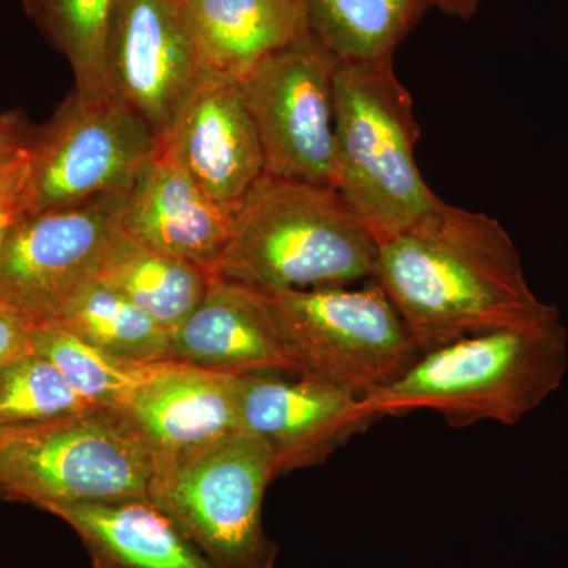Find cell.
<instances>
[{"label": "cell", "mask_w": 568, "mask_h": 568, "mask_svg": "<svg viewBox=\"0 0 568 568\" xmlns=\"http://www.w3.org/2000/svg\"><path fill=\"white\" fill-rule=\"evenodd\" d=\"M372 282L394 304L420 354L560 316L558 306L534 294L503 224L443 200L405 230L377 237Z\"/></svg>", "instance_id": "6da1fadb"}, {"label": "cell", "mask_w": 568, "mask_h": 568, "mask_svg": "<svg viewBox=\"0 0 568 568\" xmlns=\"http://www.w3.org/2000/svg\"><path fill=\"white\" fill-rule=\"evenodd\" d=\"M377 239L331 186L264 174L235 213L213 276L264 293L372 280Z\"/></svg>", "instance_id": "7a4b0ae2"}, {"label": "cell", "mask_w": 568, "mask_h": 568, "mask_svg": "<svg viewBox=\"0 0 568 568\" xmlns=\"http://www.w3.org/2000/svg\"><path fill=\"white\" fill-rule=\"evenodd\" d=\"M567 372L568 328L558 316L428 351L364 402L377 418L432 410L452 428L480 422L514 426L559 390Z\"/></svg>", "instance_id": "3957f363"}, {"label": "cell", "mask_w": 568, "mask_h": 568, "mask_svg": "<svg viewBox=\"0 0 568 568\" xmlns=\"http://www.w3.org/2000/svg\"><path fill=\"white\" fill-rule=\"evenodd\" d=\"M334 111L336 190L376 239L405 230L439 203L418 170L420 126L394 59L339 63Z\"/></svg>", "instance_id": "277c9868"}, {"label": "cell", "mask_w": 568, "mask_h": 568, "mask_svg": "<svg viewBox=\"0 0 568 568\" xmlns=\"http://www.w3.org/2000/svg\"><path fill=\"white\" fill-rule=\"evenodd\" d=\"M153 473L151 448L121 410L95 407L0 428V497L48 514L149 497Z\"/></svg>", "instance_id": "5b68a950"}, {"label": "cell", "mask_w": 568, "mask_h": 568, "mask_svg": "<svg viewBox=\"0 0 568 568\" xmlns=\"http://www.w3.org/2000/svg\"><path fill=\"white\" fill-rule=\"evenodd\" d=\"M257 294L295 376L365 398L395 383L422 355L376 283Z\"/></svg>", "instance_id": "8992f818"}, {"label": "cell", "mask_w": 568, "mask_h": 568, "mask_svg": "<svg viewBox=\"0 0 568 568\" xmlns=\"http://www.w3.org/2000/svg\"><path fill=\"white\" fill-rule=\"evenodd\" d=\"M274 458L244 429L155 465L149 499L178 523L216 568H275L280 548L264 529Z\"/></svg>", "instance_id": "52a82bcc"}, {"label": "cell", "mask_w": 568, "mask_h": 568, "mask_svg": "<svg viewBox=\"0 0 568 568\" xmlns=\"http://www.w3.org/2000/svg\"><path fill=\"white\" fill-rule=\"evenodd\" d=\"M155 152L156 138L121 100L73 91L32 132L22 209L51 211L130 192Z\"/></svg>", "instance_id": "ba28073f"}, {"label": "cell", "mask_w": 568, "mask_h": 568, "mask_svg": "<svg viewBox=\"0 0 568 568\" xmlns=\"http://www.w3.org/2000/svg\"><path fill=\"white\" fill-rule=\"evenodd\" d=\"M339 62L312 36L241 80L265 174L336 189L334 82Z\"/></svg>", "instance_id": "9c48e42d"}, {"label": "cell", "mask_w": 568, "mask_h": 568, "mask_svg": "<svg viewBox=\"0 0 568 568\" xmlns=\"http://www.w3.org/2000/svg\"><path fill=\"white\" fill-rule=\"evenodd\" d=\"M130 192L24 213L0 248V304L33 327L51 323L71 295L95 278Z\"/></svg>", "instance_id": "30bf717a"}, {"label": "cell", "mask_w": 568, "mask_h": 568, "mask_svg": "<svg viewBox=\"0 0 568 568\" xmlns=\"http://www.w3.org/2000/svg\"><path fill=\"white\" fill-rule=\"evenodd\" d=\"M106 88L156 138L209 73L173 0H115L108 26Z\"/></svg>", "instance_id": "8fae6325"}, {"label": "cell", "mask_w": 568, "mask_h": 568, "mask_svg": "<svg viewBox=\"0 0 568 568\" xmlns=\"http://www.w3.org/2000/svg\"><path fill=\"white\" fill-rule=\"evenodd\" d=\"M376 420L362 396L324 381L241 377V429L271 450L276 478L324 465Z\"/></svg>", "instance_id": "7c38bea8"}, {"label": "cell", "mask_w": 568, "mask_h": 568, "mask_svg": "<svg viewBox=\"0 0 568 568\" xmlns=\"http://www.w3.org/2000/svg\"><path fill=\"white\" fill-rule=\"evenodd\" d=\"M156 144L205 194L234 212L265 174L241 81L211 71Z\"/></svg>", "instance_id": "4fadbf2b"}, {"label": "cell", "mask_w": 568, "mask_h": 568, "mask_svg": "<svg viewBox=\"0 0 568 568\" xmlns=\"http://www.w3.org/2000/svg\"><path fill=\"white\" fill-rule=\"evenodd\" d=\"M241 377L164 362L123 414L144 437L155 465L174 462L241 429Z\"/></svg>", "instance_id": "5bb4252c"}, {"label": "cell", "mask_w": 568, "mask_h": 568, "mask_svg": "<svg viewBox=\"0 0 568 568\" xmlns=\"http://www.w3.org/2000/svg\"><path fill=\"white\" fill-rule=\"evenodd\" d=\"M235 213L205 194L156 144L152 162L126 197L121 230L213 275L230 241Z\"/></svg>", "instance_id": "9a60e30c"}, {"label": "cell", "mask_w": 568, "mask_h": 568, "mask_svg": "<svg viewBox=\"0 0 568 568\" xmlns=\"http://www.w3.org/2000/svg\"><path fill=\"white\" fill-rule=\"evenodd\" d=\"M173 361L224 375H295L260 294L213 276L200 305L171 335Z\"/></svg>", "instance_id": "2e32d148"}, {"label": "cell", "mask_w": 568, "mask_h": 568, "mask_svg": "<svg viewBox=\"0 0 568 568\" xmlns=\"http://www.w3.org/2000/svg\"><path fill=\"white\" fill-rule=\"evenodd\" d=\"M95 568H216L149 497L54 508Z\"/></svg>", "instance_id": "e0dca14e"}, {"label": "cell", "mask_w": 568, "mask_h": 568, "mask_svg": "<svg viewBox=\"0 0 568 568\" xmlns=\"http://www.w3.org/2000/svg\"><path fill=\"white\" fill-rule=\"evenodd\" d=\"M205 69L241 81L264 58L308 39L304 0H179Z\"/></svg>", "instance_id": "ac0fdd59"}, {"label": "cell", "mask_w": 568, "mask_h": 568, "mask_svg": "<svg viewBox=\"0 0 568 568\" xmlns=\"http://www.w3.org/2000/svg\"><path fill=\"white\" fill-rule=\"evenodd\" d=\"M212 278L200 265L142 244L119 226L93 280L173 332L203 301Z\"/></svg>", "instance_id": "d6986e66"}, {"label": "cell", "mask_w": 568, "mask_h": 568, "mask_svg": "<svg viewBox=\"0 0 568 568\" xmlns=\"http://www.w3.org/2000/svg\"><path fill=\"white\" fill-rule=\"evenodd\" d=\"M439 0H304L310 33L339 63L394 59Z\"/></svg>", "instance_id": "ffe728a7"}, {"label": "cell", "mask_w": 568, "mask_h": 568, "mask_svg": "<svg viewBox=\"0 0 568 568\" xmlns=\"http://www.w3.org/2000/svg\"><path fill=\"white\" fill-rule=\"evenodd\" d=\"M104 353L126 361H173V332L145 315L125 295L91 280L52 317L51 323Z\"/></svg>", "instance_id": "44dd1931"}, {"label": "cell", "mask_w": 568, "mask_h": 568, "mask_svg": "<svg viewBox=\"0 0 568 568\" xmlns=\"http://www.w3.org/2000/svg\"><path fill=\"white\" fill-rule=\"evenodd\" d=\"M31 346L58 366L85 402L121 413L164 364H144L104 353L54 324L33 328Z\"/></svg>", "instance_id": "7402d4cb"}, {"label": "cell", "mask_w": 568, "mask_h": 568, "mask_svg": "<svg viewBox=\"0 0 568 568\" xmlns=\"http://www.w3.org/2000/svg\"><path fill=\"white\" fill-rule=\"evenodd\" d=\"M115 0H22L41 36L69 62L81 95L108 93V26Z\"/></svg>", "instance_id": "603a6c76"}, {"label": "cell", "mask_w": 568, "mask_h": 568, "mask_svg": "<svg viewBox=\"0 0 568 568\" xmlns=\"http://www.w3.org/2000/svg\"><path fill=\"white\" fill-rule=\"evenodd\" d=\"M88 409L95 406L85 402L58 366L32 346L0 368V428Z\"/></svg>", "instance_id": "cb8c5ba5"}, {"label": "cell", "mask_w": 568, "mask_h": 568, "mask_svg": "<svg viewBox=\"0 0 568 568\" xmlns=\"http://www.w3.org/2000/svg\"><path fill=\"white\" fill-rule=\"evenodd\" d=\"M33 328L24 317L0 304V368L31 347Z\"/></svg>", "instance_id": "d4e9b609"}, {"label": "cell", "mask_w": 568, "mask_h": 568, "mask_svg": "<svg viewBox=\"0 0 568 568\" xmlns=\"http://www.w3.org/2000/svg\"><path fill=\"white\" fill-rule=\"evenodd\" d=\"M28 170L29 148L0 156V200L21 194Z\"/></svg>", "instance_id": "484cf974"}, {"label": "cell", "mask_w": 568, "mask_h": 568, "mask_svg": "<svg viewBox=\"0 0 568 568\" xmlns=\"http://www.w3.org/2000/svg\"><path fill=\"white\" fill-rule=\"evenodd\" d=\"M32 132L20 115H0V156L28 149Z\"/></svg>", "instance_id": "4316f807"}, {"label": "cell", "mask_w": 568, "mask_h": 568, "mask_svg": "<svg viewBox=\"0 0 568 568\" xmlns=\"http://www.w3.org/2000/svg\"><path fill=\"white\" fill-rule=\"evenodd\" d=\"M24 213L21 203V194L0 200V248H2L3 242H6L11 227L14 226V223H17Z\"/></svg>", "instance_id": "83f0119b"}, {"label": "cell", "mask_w": 568, "mask_h": 568, "mask_svg": "<svg viewBox=\"0 0 568 568\" xmlns=\"http://www.w3.org/2000/svg\"><path fill=\"white\" fill-rule=\"evenodd\" d=\"M480 3L481 0H439L437 9L447 14V17L469 21L477 13Z\"/></svg>", "instance_id": "f1b7e54d"}, {"label": "cell", "mask_w": 568, "mask_h": 568, "mask_svg": "<svg viewBox=\"0 0 568 568\" xmlns=\"http://www.w3.org/2000/svg\"><path fill=\"white\" fill-rule=\"evenodd\" d=\"M173 2H179V0H173Z\"/></svg>", "instance_id": "f546056e"}]
</instances>
